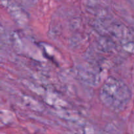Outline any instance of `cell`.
<instances>
[{"label":"cell","instance_id":"cell-1","mask_svg":"<svg viewBox=\"0 0 134 134\" xmlns=\"http://www.w3.org/2000/svg\"><path fill=\"white\" fill-rule=\"evenodd\" d=\"M101 100L113 111L120 112L129 103L131 93L128 85L120 79L109 77L103 83L99 94Z\"/></svg>","mask_w":134,"mask_h":134},{"label":"cell","instance_id":"cell-2","mask_svg":"<svg viewBox=\"0 0 134 134\" xmlns=\"http://www.w3.org/2000/svg\"><path fill=\"white\" fill-rule=\"evenodd\" d=\"M10 14L16 23L19 26H24L27 22V17L24 11L17 6L9 7Z\"/></svg>","mask_w":134,"mask_h":134}]
</instances>
